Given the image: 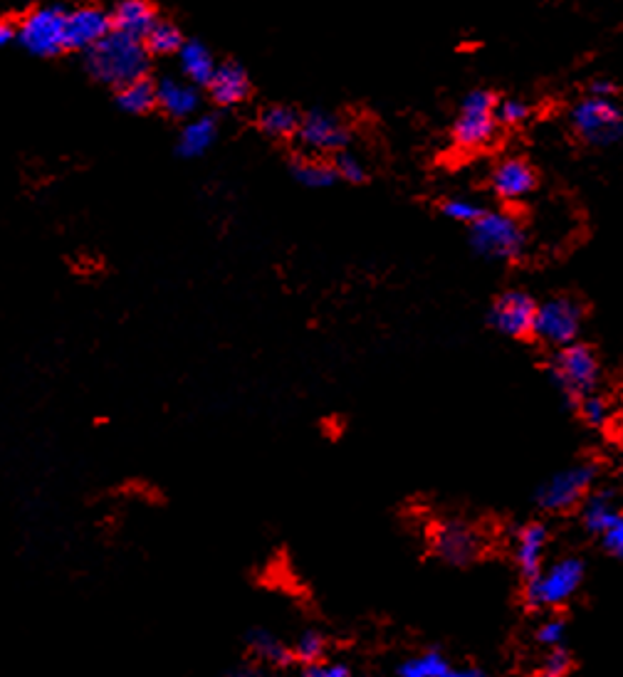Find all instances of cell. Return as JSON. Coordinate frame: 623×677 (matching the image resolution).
<instances>
[{"instance_id":"obj_1","label":"cell","mask_w":623,"mask_h":677,"mask_svg":"<svg viewBox=\"0 0 623 677\" xmlns=\"http://www.w3.org/2000/svg\"><path fill=\"white\" fill-rule=\"evenodd\" d=\"M149 58L144 40L112 30L107 38L84 52V67L97 82L122 90L149 75Z\"/></svg>"},{"instance_id":"obj_2","label":"cell","mask_w":623,"mask_h":677,"mask_svg":"<svg viewBox=\"0 0 623 677\" xmlns=\"http://www.w3.org/2000/svg\"><path fill=\"white\" fill-rule=\"evenodd\" d=\"M468 242L475 256L492 262H517L525 256L527 232L510 210H485L468 226Z\"/></svg>"},{"instance_id":"obj_3","label":"cell","mask_w":623,"mask_h":677,"mask_svg":"<svg viewBox=\"0 0 623 677\" xmlns=\"http://www.w3.org/2000/svg\"><path fill=\"white\" fill-rule=\"evenodd\" d=\"M569 129L591 149H609L623 142V107L619 100L584 94L569 110Z\"/></svg>"},{"instance_id":"obj_4","label":"cell","mask_w":623,"mask_h":677,"mask_svg":"<svg viewBox=\"0 0 623 677\" xmlns=\"http://www.w3.org/2000/svg\"><path fill=\"white\" fill-rule=\"evenodd\" d=\"M498 94L488 87H475L460 100L456 119L450 126V139L460 152H480L498 136L500 124L495 119Z\"/></svg>"},{"instance_id":"obj_5","label":"cell","mask_w":623,"mask_h":677,"mask_svg":"<svg viewBox=\"0 0 623 677\" xmlns=\"http://www.w3.org/2000/svg\"><path fill=\"white\" fill-rule=\"evenodd\" d=\"M15 40L30 55L55 58L68 48V10L60 6L35 8L15 28Z\"/></svg>"},{"instance_id":"obj_6","label":"cell","mask_w":623,"mask_h":677,"mask_svg":"<svg viewBox=\"0 0 623 677\" xmlns=\"http://www.w3.org/2000/svg\"><path fill=\"white\" fill-rule=\"evenodd\" d=\"M584 322V306L579 300L569 298V294H557V298L544 300L537 306L534 320V334L540 342L562 348L577 342L579 332H582Z\"/></svg>"},{"instance_id":"obj_7","label":"cell","mask_w":623,"mask_h":677,"mask_svg":"<svg viewBox=\"0 0 623 677\" xmlns=\"http://www.w3.org/2000/svg\"><path fill=\"white\" fill-rule=\"evenodd\" d=\"M552 376L557 386L572 398H584L594 394L599 384V358L594 348L577 342L557 348L552 358Z\"/></svg>"},{"instance_id":"obj_8","label":"cell","mask_w":623,"mask_h":677,"mask_svg":"<svg viewBox=\"0 0 623 677\" xmlns=\"http://www.w3.org/2000/svg\"><path fill=\"white\" fill-rule=\"evenodd\" d=\"M584 579V566L579 559H562V562L542 569L540 574L527 581V603L534 608L562 606L572 598Z\"/></svg>"},{"instance_id":"obj_9","label":"cell","mask_w":623,"mask_h":677,"mask_svg":"<svg viewBox=\"0 0 623 677\" xmlns=\"http://www.w3.org/2000/svg\"><path fill=\"white\" fill-rule=\"evenodd\" d=\"M537 304L532 294L522 290H507L490 306V324L495 332H500L510 338H527L534 334Z\"/></svg>"},{"instance_id":"obj_10","label":"cell","mask_w":623,"mask_h":677,"mask_svg":"<svg viewBox=\"0 0 623 677\" xmlns=\"http://www.w3.org/2000/svg\"><path fill=\"white\" fill-rule=\"evenodd\" d=\"M540 186L534 166L520 156H507L490 171V190L505 204H517L532 196Z\"/></svg>"},{"instance_id":"obj_11","label":"cell","mask_w":623,"mask_h":677,"mask_svg":"<svg viewBox=\"0 0 623 677\" xmlns=\"http://www.w3.org/2000/svg\"><path fill=\"white\" fill-rule=\"evenodd\" d=\"M591 482H594V468L577 465V468L557 472L552 480H547L540 488V494H537V502L549 512H564L582 500Z\"/></svg>"},{"instance_id":"obj_12","label":"cell","mask_w":623,"mask_h":677,"mask_svg":"<svg viewBox=\"0 0 623 677\" xmlns=\"http://www.w3.org/2000/svg\"><path fill=\"white\" fill-rule=\"evenodd\" d=\"M350 129L346 124L330 112L314 110L304 116L298 132V139L304 149L316 152V154H340L350 144Z\"/></svg>"},{"instance_id":"obj_13","label":"cell","mask_w":623,"mask_h":677,"mask_svg":"<svg viewBox=\"0 0 623 677\" xmlns=\"http://www.w3.org/2000/svg\"><path fill=\"white\" fill-rule=\"evenodd\" d=\"M112 15L100 8H75L68 10V48L84 50L97 45L112 33Z\"/></svg>"},{"instance_id":"obj_14","label":"cell","mask_w":623,"mask_h":677,"mask_svg":"<svg viewBox=\"0 0 623 677\" xmlns=\"http://www.w3.org/2000/svg\"><path fill=\"white\" fill-rule=\"evenodd\" d=\"M210 97L220 107H233L248 97L250 92V80L248 72L242 70L238 62H226V65H218L214 80L208 84Z\"/></svg>"},{"instance_id":"obj_15","label":"cell","mask_w":623,"mask_h":677,"mask_svg":"<svg viewBox=\"0 0 623 677\" xmlns=\"http://www.w3.org/2000/svg\"><path fill=\"white\" fill-rule=\"evenodd\" d=\"M112 28L120 30L124 35L139 38L149 33L152 25L156 23V10L146 0H120L117 8L112 10Z\"/></svg>"},{"instance_id":"obj_16","label":"cell","mask_w":623,"mask_h":677,"mask_svg":"<svg viewBox=\"0 0 623 677\" xmlns=\"http://www.w3.org/2000/svg\"><path fill=\"white\" fill-rule=\"evenodd\" d=\"M547 529L542 524H527L520 534H517L515 544V559L527 579L537 576L542 571V559L547 549Z\"/></svg>"},{"instance_id":"obj_17","label":"cell","mask_w":623,"mask_h":677,"mask_svg":"<svg viewBox=\"0 0 623 677\" xmlns=\"http://www.w3.org/2000/svg\"><path fill=\"white\" fill-rule=\"evenodd\" d=\"M178 65H181L184 77L191 82L194 87H208L218 70L214 55H210V50L198 40L184 42L181 52H178Z\"/></svg>"},{"instance_id":"obj_18","label":"cell","mask_w":623,"mask_h":677,"mask_svg":"<svg viewBox=\"0 0 623 677\" xmlns=\"http://www.w3.org/2000/svg\"><path fill=\"white\" fill-rule=\"evenodd\" d=\"M158 94V107L166 114L176 116V119H186L198 110V92L191 82H178V80H162L156 84Z\"/></svg>"},{"instance_id":"obj_19","label":"cell","mask_w":623,"mask_h":677,"mask_svg":"<svg viewBox=\"0 0 623 677\" xmlns=\"http://www.w3.org/2000/svg\"><path fill=\"white\" fill-rule=\"evenodd\" d=\"M216 134H218L216 119H210V116H198V119L188 122L181 129V134H178L176 152L186 158L206 154L210 146H214Z\"/></svg>"},{"instance_id":"obj_20","label":"cell","mask_w":623,"mask_h":677,"mask_svg":"<svg viewBox=\"0 0 623 677\" xmlns=\"http://www.w3.org/2000/svg\"><path fill=\"white\" fill-rule=\"evenodd\" d=\"M438 552L453 564H466L478 552V539L466 527H446L436 537Z\"/></svg>"},{"instance_id":"obj_21","label":"cell","mask_w":623,"mask_h":677,"mask_svg":"<svg viewBox=\"0 0 623 677\" xmlns=\"http://www.w3.org/2000/svg\"><path fill=\"white\" fill-rule=\"evenodd\" d=\"M248 648L256 658L268 665H290L294 660L292 648H288V643L274 636V633H270L268 628H252L248 633Z\"/></svg>"},{"instance_id":"obj_22","label":"cell","mask_w":623,"mask_h":677,"mask_svg":"<svg viewBox=\"0 0 623 677\" xmlns=\"http://www.w3.org/2000/svg\"><path fill=\"white\" fill-rule=\"evenodd\" d=\"M117 104H120V110H124L126 114L152 112L154 107H158L156 84L149 77L126 84V87L117 90Z\"/></svg>"},{"instance_id":"obj_23","label":"cell","mask_w":623,"mask_h":677,"mask_svg":"<svg viewBox=\"0 0 623 677\" xmlns=\"http://www.w3.org/2000/svg\"><path fill=\"white\" fill-rule=\"evenodd\" d=\"M184 33L168 20H156L149 33L144 35V45L149 55H178L184 48Z\"/></svg>"},{"instance_id":"obj_24","label":"cell","mask_w":623,"mask_h":677,"mask_svg":"<svg viewBox=\"0 0 623 677\" xmlns=\"http://www.w3.org/2000/svg\"><path fill=\"white\" fill-rule=\"evenodd\" d=\"M300 114L292 107H282V104H274L260 114V129L274 139H288V136H298L300 132Z\"/></svg>"},{"instance_id":"obj_25","label":"cell","mask_w":623,"mask_h":677,"mask_svg":"<svg viewBox=\"0 0 623 677\" xmlns=\"http://www.w3.org/2000/svg\"><path fill=\"white\" fill-rule=\"evenodd\" d=\"M292 176H294V181L308 188H330L340 181V176H336L334 171V164L314 162V158H302V162H294Z\"/></svg>"},{"instance_id":"obj_26","label":"cell","mask_w":623,"mask_h":677,"mask_svg":"<svg viewBox=\"0 0 623 677\" xmlns=\"http://www.w3.org/2000/svg\"><path fill=\"white\" fill-rule=\"evenodd\" d=\"M616 517H619V510L614 507V500H611L609 492L594 494L584 507V524L589 532H594L599 537L606 532Z\"/></svg>"},{"instance_id":"obj_27","label":"cell","mask_w":623,"mask_h":677,"mask_svg":"<svg viewBox=\"0 0 623 677\" xmlns=\"http://www.w3.org/2000/svg\"><path fill=\"white\" fill-rule=\"evenodd\" d=\"M448 660L440 653H420L416 658H408L398 668V677H446L448 675Z\"/></svg>"},{"instance_id":"obj_28","label":"cell","mask_w":623,"mask_h":677,"mask_svg":"<svg viewBox=\"0 0 623 677\" xmlns=\"http://www.w3.org/2000/svg\"><path fill=\"white\" fill-rule=\"evenodd\" d=\"M482 204H478L475 198L468 196H448L446 200H440V213L446 216L453 223H463V226H473L475 220H478L485 213Z\"/></svg>"},{"instance_id":"obj_29","label":"cell","mask_w":623,"mask_h":677,"mask_svg":"<svg viewBox=\"0 0 623 677\" xmlns=\"http://www.w3.org/2000/svg\"><path fill=\"white\" fill-rule=\"evenodd\" d=\"M532 104L520 97H502L498 100V107H495V119H498L500 126H507V129L527 124L532 119Z\"/></svg>"},{"instance_id":"obj_30","label":"cell","mask_w":623,"mask_h":677,"mask_svg":"<svg viewBox=\"0 0 623 677\" xmlns=\"http://www.w3.org/2000/svg\"><path fill=\"white\" fill-rule=\"evenodd\" d=\"M324 636L320 631H304L298 636V640H294L292 645V655L294 660H300L302 665H310V663H316L322 660L324 655Z\"/></svg>"},{"instance_id":"obj_31","label":"cell","mask_w":623,"mask_h":677,"mask_svg":"<svg viewBox=\"0 0 623 677\" xmlns=\"http://www.w3.org/2000/svg\"><path fill=\"white\" fill-rule=\"evenodd\" d=\"M334 171L346 184H364L366 181V166L362 164V158L350 154V152L336 154Z\"/></svg>"},{"instance_id":"obj_32","label":"cell","mask_w":623,"mask_h":677,"mask_svg":"<svg viewBox=\"0 0 623 677\" xmlns=\"http://www.w3.org/2000/svg\"><path fill=\"white\" fill-rule=\"evenodd\" d=\"M579 410H582V418L589 423L591 428H604L611 416L606 400L594 394L579 398Z\"/></svg>"},{"instance_id":"obj_33","label":"cell","mask_w":623,"mask_h":677,"mask_svg":"<svg viewBox=\"0 0 623 677\" xmlns=\"http://www.w3.org/2000/svg\"><path fill=\"white\" fill-rule=\"evenodd\" d=\"M569 668H572V655L559 645V648H552L544 655L540 665V677H564Z\"/></svg>"},{"instance_id":"obj_34","label":"cell","mask_w":623,"mask_h":677,"mask_svg":"<svg viewBox=\"0 0 623 677\" xmlns=\"http://www.w3.org/2000/svg\"><path fill=\"white\" fill-rule=\"evenodd\" d=\"M298 677H352V670L342 663H310L298 673Z\"/></svg>"},{"instance_id":"obj_35","label":"cell","mask_w":623,"mask_h":677,"mask_svg":"<svg viewBox=\"0 0 623 677\" xmlns=\"http://www.w3.org/2000/svg\"><path fill=\"white\" fill-rule=\"evenodd\" d=\"M564 636H567V626L559 618L544 621L542 626L537 628V640L547 645V648H559V645L564 643Z\"/></svg>"},{"instance_id":"obj_36","label":"cell","mask_w":623,"mask_h":677,"mask_svg":"<svg viewBox=\"0 0 623 677\" xmlns=\"http://www.w3.org/2000/svg\"><path fill=\"white\" fill-rule=\"evenodd\" d=\"M601 544H604L614 556L623 559V512H619L616 520L611 522L604 534H601Z\"/></svg>"},{"instance_id":"obj_37","label":"cell","mask_w":623,"mask_h":677,"mask_svg":"<svg viewBox=\"0 0 623 677\" xmlns=\"http://www.w3.org/2000/svg\"><path fill=\"white\" fill-rule=\"evenodd\" d=\"M586 94H591V97L616 100L619 97V82L611 80V77H594L586 84Z\"/></svg>"},{"instance_id":"obj_38","label":"cell","mask_w":623,"mask_h":677,"mask_svg":"<svg viewBox=\"0 0 623 677\" xmlns=\"http://www.w3.org/2000/svg\"><path fill=\"white\" fill-rule=\"evenodd\" d=\"M226 677H272V675H268L260 668H238V670H230Z\"/></svg>"},{"instance_id":"obj_39","label":"cell","mask_w":623,"mask_h":677,"mask_svg":"<svg viewBox=\"0 0 623 677\" xmlns=\"http://www.w3.org/2000/svg\"><path fill=\"white\" fill-rule=\"evenodd\" d=\"M10 40H15V28L0 20V48H6Z\"/></svg>"},{"instance_id":"obj_40","label":"cell","mask_w":623,"mask_h":677,"mask_svg":"<svg viewBox=\"0 0 623 677\" xmlns=\"http://www.w3.org/2000/svg\"><path fill=\"white\" fill-rule=\"evenodd\" d=\"M446 677H485L478 668H466V670H448Z\"/></svg>"}]
</instances>
